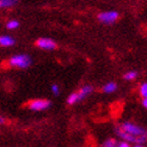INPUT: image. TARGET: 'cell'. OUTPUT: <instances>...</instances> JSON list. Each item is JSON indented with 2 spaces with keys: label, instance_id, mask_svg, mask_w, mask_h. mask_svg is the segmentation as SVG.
Listing matches in <instances>:
<instances>
[{
  "label": "cell",
  "instance_id": "obj_1",
  "mask_svg": "<svg viewBox=\"0 0 147 147\" xmlns=\"http://www.w3.org/2000/svg\"><path fill=\"white\" fill-rule=\"evenodd\" d=\"M30 63H31V59L25 54L13 55L9 60V65L16 68H28Z\"/></svg>",
  "mask_w": 147,
  "mask_h": 147
},
{
  "label": "cell",
  "instance_id": "obj_2",
  "mask_svg": "<svg viewBox=\"0 0 147 147\" xmlns=\"http://www.w3.org/2000/svg\"><path fill=\"white\" fill-rule=\"evenodd\" d=\"M120 129H122L124 133H127V134H129L131 136H135V138H141V136L146 135L145 130L141 127H139V126H136V124L130 123V122L123 123L122 126L120 127Z\"/></svg>",
  "mask_w": 147,
  "mask_h": 147
},
{
  "label": "cell",
  "instance_id": "obj_3",
  "mask_svg": "<svg viewBox=\"0 0 147 147\" xmlns=\"http://www.w3.org/2000/svg\"><path fill=\"white\" fill-rule=\"evenodd\" d=\"M28 107L34 111H41V110H46L50 107V102L47 99H34L28 103Z\"/></svg>",
  "mask_w": 147,
  "mask_h": 147
},
{
  "label": "cell",
  "instance_id": "obj_4",
  "mask_svg": "<svg viewBox=\"0 0 147 147\" xmlns=\"http://www.w3.org/2000/svg\"><path fill=\"white\" fill-rule=\"evenodd\" d=\"M117 18H119V12H116V11H107V12L100 13L98 16V19L103 22L104 24H111Z\"/></svg>",
  "mask_w": 147,
  "mask_h": 147
},
{
  "label": "cell",
  "instance_id": "obj_5",
  "mask_svg": "<svg viewBox=\"0 0 147 147\" xmlns=\"http://www.w3.org/2000/svg\"><path fill=\"white\" fill-rule=\"evenodd\" d=\"M36 46L45 50H53L56 48V43L50 38H38L36 41Z\"/></svg>",
  "mask_w": 147,
  "mask_h": 147
},
{
  "label": "cell",
  "instance_id": "obj_6",
  "mask_svg": "<svg viewBox=\"0 0 147 147\" xmlns=\"http://www.w3.org/2000/svg\"><path fill=\"white\" fill-rule=\"evenodd\" d=\"M92 86H90V85H86V86H84V87H82L78 92H77V96H78V100H82V99H84L85 97H87L89 94L92 92Z\"/></svg>",
  "mask_w": 147,
  "mask_h": 147
},
{
  "label": "cell",
  "instance_id": "obj_7",
  "mask_svg": "<svg viewBox=\"0 0 147 147\" xmlns=\"http://www.w3.org/2000/svg\"><path fill=\"white\" fill-rule=\"evenodd\" d=\"M14 45V38L9 35H1L0 36V46L1 47H11Z\"/></svg>",
  "mask_w": 147,
  "mask_h": 147
},
{
  "label": "cell",
  "instance_id": "obj_8",
  "mask_svg": "<svg viewBox=\"0 0 147 147\" xmlns=\"http://www.w3.org/2000/svg\"><path fill=\"white\" fill-rule=\"evenodd\" d=\"M116 87H117V85L115 83H108L104 87H103V91H104L105 93H111L116 90Z\"/></svg>",
  "mask_w": 147,
  "mask_h": 147
},
{
  "label": "cell",
  "instance_id": "obj_9",
  "mask_svg": "<svg viewBox=\"0 0 147 147\" xmlns=\"http://www.w3.org/2000/svg\"><path fill=\"white\" fill-rule=\"evenodd\" d=\"M16 4V1L12 0H0V9H6V7H11Z\"/></svg>",
  "mask_w": 147,
  "mask_h": 147
},
{
  "label": "cell",
  "instance_id": "obj_10",
  "mask_svg": "<svg viewBox=\"0 0 147 147\" xmlns=\"http://www.w3.org/2000/svg\"><path fill=\"white\" fill-rule=\"evenodd\" d=\"M18 26H19L18 20H10V22H7V24H6V28L10 29V30H14V29H17Z\"/></svg>",
  "mask_w": 147,
  "mask_h": 147
},
{
  "label": "cell",
  "instance_id": "obj_11",
  "mask_svg": "<svg viewBox=\"0 0 147 147\" xmlns=\"http://www.w3.org/2000/svg\"><path fill=\"white\" fill-rule=\"evenodd\" d=\"M103 147H117V141L115 139H108V140L103 144Z\"/></svg>",
  "mask_w": 147,
  "mask_h": 147
},
{
  "label": "cell",
  "instance_id": "obj_12",
  "mask_svg": "<svg viewBox=\"0 0 147 147\" xmlns=\"http://www.w3.org/2000/svg\"><path fill=\"white\" fill-rule=\"evenodd\" d=\"M77 102H79V100H78V96H77V92L69 94V97H68V99H67L68 104H71V105H72V104H76Z\"/></svg>",
  "mask_w": 147,
  "mask_h": 147
},
{
  "label": "cell",
  "instance_id": "obj_13",
  "mask_svg": "<svg viewBox=\"0 0 147 147\" xmlns=\"http://www.w3.org/2000/svg\"><path fill=\"white\" fill-rule=\"evenodd\" d=\"M136 72H134V71H131V72H128V73H126L124 74V79L126 80H134L135 78H136Z\"/></svg>",
  "mask_w": 147,
  "mask_h": 147
},
{
  "label": "cell",
  "instance_id": "obj_14",
  "mask_svg": "<svg viewBox=\"0 0 147 147\" xmlns=\"http://www.w3.org/2000/svg\"><path fill=\"white\" fill-rule=\"evenodd\" d=\"M140 94L144 98H147V83H145L140 86Z\"/></svg>",
  "mask_w": 147,
  "mask_h": 147
},
{
  "label": "cell",
  "instance_id": "obj_15",
  "mask_svg": "<svg viewBox=\"0 0 147 147\" xmlns=\"http://www.w3.org/2000/svg\"><path fill=\"white\" fill-rule=\"evenodd\" d=\"M51 91H53V93L55 94V96H57V94H59V92H60V91H59V86L57 85H51Z\"/></svg>",
  "mask_w": 147,
  "mask_h": 147
},
{
  "label": "cell",
  "instance_id": "obj_16",
  "mask_svg": "<svg viewBox=\"0 0 147 147\" xmlns=\"http://www.w3.org/2000/svg\"><path fill=\"white\" fill-rule=\"evenodd\" d=\"M117 147H130L128 142L126 141H123V142H120V144H117Z\"/></svg>",
  "mask_w": 147,
  "mask_h": 147
},
{
  "label": "cell",
  "instance_id": "obj_17",
  "mask_svg": "<svg viewBox=\"0 0 147 147\" xmlns=\"http://www.w3.org/2000/svg\"><path fill=\"white\" fill-rule=\"evenodd\" d=\"M142 104H144V107H145V108H147V98H144Z\"/></svg>",
  "mask_w": 147,
  "mask_h": 147
},
{
  "label": "cell",
  "instance_id": "obj_18",
  "mask_svg": "<svg viewBox=\"0 0 147 147\" xmlns=\"http://www.w3.org/2000/svg\"><path fill=\"white\" fill-rule=\"evenodd\" d=\"M5 123V119L3 116H0V124H4Z\"/></svg>",
  "mask_w": 147,
  "mask_h": 147
},
{
  "label": "cell",
  "instance_id": "obj_19",
  "mask_svg": "<svg viewBox=\"0 0 147 147\" xmlns=\"http://www.w3.org/2000/svg\"><path fill=\"white\" fill-rule=\"evenodd\" d=\"M134 147H144V146H142V145H135Z\"/></svg>",
  "mask_w": 147,
  "mask_h": 147
}]
</instances>
